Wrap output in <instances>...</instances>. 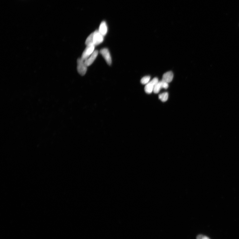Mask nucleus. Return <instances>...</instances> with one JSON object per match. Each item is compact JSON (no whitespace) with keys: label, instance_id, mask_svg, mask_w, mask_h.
<instances>
[{"label":"nucleus","instance_id":"nucleus-1","mask_svg":"<svg viewBox=\"0 0 239 239\" xmlns=\"http://www.w3.org/2000/svg\"><path fill=\"white\" fill-rule=\"evenodd\" d=\"M77 69L79 73L82 76H84L86 73L87 70V66L84 63V61L82 58H79L77 61Z\"/></svg>","mask_w":239,"mask_h":239},{"label":"nucleus","instance_id":"nucleus-2","mask_svg":"<svg viewBox=\"0 0 239 239\" xmlns=\"http://www.w3.org/2000/svg\"><path fill=\"white\" fill-rule=\"evenodd\" d=\"M158 81V79L157 77L153 79L151 81L148 83L145 87V92L147 94H150L153 91L155 86L156 84Z\"/></svg>","mask_w":239,"mask_h":239},{"label":"nucleus","instance_id":"nucleus-3","mask_svg":"<svg viewBox=\"0 0 239 239\" xmlns=\"http://www.w3.org/2000/svg\"><path fill=\"white\" fill-rule=\"evenodd\" d=\"M95 46L94 45L87 46L86 48L83 52L81 57L82 59L85 61L92 55L94 51Z\"/></svg>","mask_w":239,"mask_h":239},{"label":"nucleus","instance_id":"nucleus-4","mask_svg":"<svg viewBox=\"0 0 239 239\" xmlns=\"http://www.w3.org/2000/svg\"><path fill=\"white\" fill-rule=\"evenodd\" d=\"M93 33V44L95 46L99 45L104 40V36L99 32V30H96Z\"/></svg>","mask_w":239,"mask_h":239},{"label":"nucleus","instance_id":"nucleus-5","mask_svg":"<svg viewBox=\"0 0 239 239\" xmlns=\"http://www.w3.org/2000/svg\"><path fill=\"white\" fill-rule=\"evenodd\" d=\"M100 53L105 60L106 63L109 65H110L112 63L111 57L108 49L107 48L101 49L100 51Z\"/></svg>","mask_w":239,"mask_h":239},{"label":"nucleus","instance_id":"nucleus-6","mask_svg":"<svg viewBox=\"0 0 239 239\" xmlns=\"http://www.w3.org/2000/svg\"><path fill=\"white\" fill-rule=\"evenodd\" d=\"M168 83L163 81L158 82L156 84L154 88L153 92L155 93H158L159 92L162 88H164L167 89L168 87Z\"/></svg>","mask_w":239,"mask_h":239},{"label":"nucleus","instance_id":"nucleus-7","mask_svg":"<svg viewBox=\"0 0 239 239\" xmlns=\"http://www.w3.org/2000/svg\"><path fill=\"white\" fill-rule=\"evenodd\" d=\"M98 54V52L97 50L94 51L92 55L84 61L87 67L90 66L97 58Z\"/></svg>","mask_w":239,"mask_h":239},{"label":"nucleus","instance_id":"nucleus-8","mask_svg":"<svg viewBox=\"0 0 239 239\" xmlns=\"http://www.w3.org/2000/svg\"><path fill=\"white\" fill-rule=\"evenodd\" d=\"M173 77V74L172 72L170 71L166 72L163 75L162 81L167 82H170L172 81Z\"/></svg>","mask_w":239,"mask_h":239},{"label":"nucleus","instance_id":"nucleus-9","mask_svg":"<svg viewBox=\"0 0 239 239\" xmlns=\"http://www.w3.org/2000/svg\"><path fill=\"white\" fill-rule=\"evenodd\" d=\"M107 26L105 22L103 21L101 22L99 30L100 33L104 36L107 34Z\"/></svg>","mask_w":239,"mask_h":239},{"label":"nucleus","instance_id":"nucleus-10","mask_svg":"<svg viewBox=\"0 0 239 239\" xmlns=\"http://www.w3.org/2000/svg\"><path fill=\"white\" fill-rule=\"evenodd\" d=\"M93 33H92L87 37L85 41V44L87 46L94 45L93 44Z\"/></svg>","mask_w":239,"mask_h":239},{"label":"nucleus","instance_id":"nucleus-11","mask_svg":"<svg viewBox=\"0 0 239 239\" xmlns=\"http://www.w3.org/2000/svg\"><path fill=\"white\" fill-rule=\"evenodd\" d=\"M159 99L163 102H165L167 101L168 98V94L167 92H164L159 95Z\"/></svg>","mask_w":239,"mask_h":239},{"label":"nucleus","instance_id":"nucleus-12","mask_svg":"<svg viewBox=\"0 0 239 239\" xmlns=\"http://www.w3.org/2000/svg\"><path fill=\"white\" fill-rule=\"evenodd\" d=\"M150 77L149 76H145L142 78L141 80V84H147L150 82Z\"/></svg>","mask_w":239,"mask_h":239},{"label":"nucleus","instance_id":"nucleus-13","mask_svg":"<svg viewBox=\"0 0 239 239\" xmlns=\"http://www.w3.org/2000/svg\"><path fill=\"white\" fill-rule=\"evenodd\" d=\"M197 239H210L207 236L203 235H199L197 238Z\"/></svg>","mask_w":239,"mask_h":239}]
</instances>
